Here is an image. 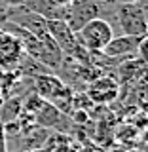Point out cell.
<instances>
[{
	"label": "cell",
	"mask_w": 148,
	"mask_h": 152,
	"mask_svg": "<svg viewBox=\"0 0 148 152\" xmlns=\"http://www.w3.org/2000/svg\"><path fill=\"white\" fill-rule=\"evenodd\" d=\"M116 2H139V0H116Z\"/></svg>",
	"instance_id": "15"
},
{
	"label": "cell",
	"mask_w": 148,
	"mask_h": 152,
	"mask_svg": "<svg viewBox=\"0 0 148 152\" xmlns=\"http://www.w3.org/2000/svg\"><path fill=\"white\" fill-rule=\"evenodd\" d=\"M51 152H78V150H76V146L72 142H69L66 139H61L51 146Z\"/></svg>",
	"instance_id": "9"
},
{
	"label": "cell",
	"mask_w": 148,
	"mask_h": 152,
	"mask_svg": "<svg viewBox=\"0 0 148 152\" xmlns=\"http://www.w3.org/2000/svg\"><path fill=\"white\" fill-rule=\"evenodd\" d=\"M118 89H120V84L118 80H114L112 76H97L95 80H91L87 86V93L89 95V101L97 103V104H106L112 103L114 99L118 97Z\"/></svg>",
	"instance_id": "6"
},
{
	"label": "cell",
	"mask_w": 148,
	"mask_h": 152,
	"mask_svg": "<svg viewBox=\"0 0 148 152\" xmlns=\"http://www.w3.org/2000/svg\"><path fill=\"white\" fill-rule=\"evenodd\" d=\"M34 93L44 101L51 103L57 110L69 112V107H74V93L72 88L66 86L59 76L42 72L34 76Z\"/></svg>",
	"instance_id": "1"
},
{
	"label": "cell",
	"mask_w": 148,
	"mask_h": 152,
	"mask_svg": "<svg viewBox=\"0 0 148 152\" xmlns=\"http://www.w3.org/2000/svg\"><path fill=\"white\" fill-rule=\"evenodd\" d=\"M114 23L122 34L127 36H146V4L139 2H118L114 12Z\"/></svg>",
	"instance_id": "2"
},
{
	"label": "cell",
	"mask_w": 148,
	"mask_h": 152,
	"mask_svg": "<svg viewBox=\"0 0 148 152\" xmlns=\"http://www.w3.org/2000/svg\"><path fill=\"white\" fill-rule=\"evenodd\" d=\"M23 57H25V51L21 42L13 34L4 32L0 28V70H6V72L17 70Z\"/></svg>",
	"instance_id": "4"
},
{
	"label": "cell",
	"mask_w": 148,
	"mask_h": 152,
	"mask_svg": "<svg viewBox=\"0 0 148 152\" xmlns=\"http://www.w3.org/2000/svg\"><path fill=\"white\" fill-rule=\"evenodd\" d=\"M27 10H31L32 13L40 15L42 19L50 21V19H63L66 17V8H59L55 4H51L50 0H25L23 4Z\"/></svg>",
	"instance_id": "7"
},
{
	"label": "cell",
	"mask_w": 148,
	"mask_h": 152,
	"mask_svg": "<svg viewBox=\"0 0 148 152\" xmlns=\"http://www.w3.org/2000/svg\"><path fill=\"white\" fill-rule=\"evenodd\" d=\"M144 40H146V36H127V34L114 36L112 40L104 46L103 53L108 55V57H116V59H131V55L135 57L139 53V46Z\"/></svg>",
	"instance_id": "5"
},
{
	"label": "cell",
	"mask_w": 148,
	"mask_h": 152,
	"mask_svg": "<svg viewBox=\"0 0 148 152\" xmlns=\"http://www.w3.org/2000/svg\"><path fill=\"white\" fill-rule=\"evenodd\" d=\"M70 116H72V120L76 124H87L89 122V114L85 108H76L74 112H70Z\"/></svg>",
	"instance_id": "10"
},
{
	"label": "cell",
	"mask_w": 148,
	"mask_h": 152,
	"mask_svg": "<svg viewBox=\"0 0 148 152\" xmlns=\"http://www.w3.org/2000/svg\"><path fill=\"white\" fill-rule=\"evenodd\" d=\"M23 110V101L19 97H6L4 103L0 104V120L4 124L17 120V116Z\"/></svg>",
	"instance_id": "8"
},
{
	"label": "cell",
	"mask_w": 148,
	"mask_h": 152,
	"mask_svg": "<svg viewBox=\"0 0 148 152\" xmlns=\"http://www.w3.org/2000/svg\"><path fill=\"white\" fill-rule=\"evenodd\" d=\"M0 152H8V139L4 135V122L0 120Z\"/></svg>",
	"instance_id": "11"
},
{
	"label": "cell",
	"mask_w": 148,
	"mask_h": 152,
	"mask_svg": "<svg viewBox=\"0 0 148 152\" xmlns=\"http://www.w3.org/2000/svg\"><path fill=\"white\" fill-rule=\"evenodd\" d=\"M50 2L55 4V6H59V8H66L70 2H72V0H50Z\"/></svg>",
	"instance_id": "13"
},
{
	"label": "cell",
	"mask_w": 148,
	"mask_h": 152,
	"mask_svg": "<svg viewBox=\"0 0 148 152\" xmlns=\"http://www.w3.org/2000/svg\"><path fill=\"white\" fill-rule=\"evenodd\" d=\"M76 38H78L80 46L84 50H87L89 53L91 51H103L104 46L114 38V27L106 19H93V21L85 23V25L76 32Z\"/></svg>",
	"instance_id": "3"
},
{
	"label": "cell",
	"mask_w": 148,
	"mask_h": 152,
	"mask_svg": "<svg viewBox=\"0 0 148 152\" xmlns=\"http://www.w3.org/2000/svg\"><path fill=\"white\" fill-rule=\"evenodd\" d=\"M4 99H6V95H4V91H2V88H0V104L4 103Z\"/></svg>",
	"instance_id": "14"
},
{
	"label": "cell",
	"mask_w": 148,
	"mask_h": 152,
	"mask_svg": "<svg viewBox=\"0 0 148 152\" xmlns=\"http://www.w3.org/2000/svg\"><path fill=\"white\" fill-rule=\"evenodd\" d=\"M23 152H34V150H23Z\"/></svg>",
	"instance_id": "16"
},
{
	"label": "cell",
	"mask_w": 148,
	"mask_h": 152,
	"mask_svg": "<svg viewBox=\"0 0 148 152\" xmlns=\"http://www.w3.org/2000/svg\"><path fill=\"white\" fill-rule=\"evenodd\" d=\"M0 2H2L6 8H12V6H23L25 0H0Z\"/></svg>",
	"instance_id": "12"
}]
</instances>
